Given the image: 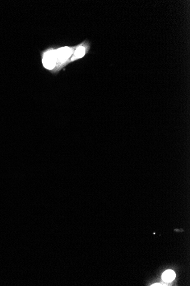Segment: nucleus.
<instances>
[{"mask_svg":"<svg viewBox=\"0 0 190 286\" xmlns=\"http://www.w3.org/2000/svg\"><path fill=\"white\" fill-rule=\"evenodd\" d=\"M56 51H51L45 54L43 59L44 66L48 69H53L55 66Z\"/></svg>","mask_w":190,"mask_h":286,"instance_id":"nucleus-1","label":"nucleus"},{"mask_svg":"<svg viewBox=\"0 0 190 286\" xmlns=\"http://www.w3.org/2000/svg\"><path fill=\"white\" fill-rule=\"evenodd\" d=\"M85 53H86L85 48L84 47H79L77 48L75 51L74 57H75V58H80L83 57L84 55L85 54Z\"/></svg>","mask_w":190,"mask_h":286,"instance_id":"nucleus-4","label":"nucleus"},{"mask_svg":"<svg viewBox=\"0 0 190 286\" xmlns=\"http://www.w3.org/2000/svg\"><path fill=\"white\" fill-rule=\"evenodd\" d=\"M162 278L166 282H171L175 278V273L173 270H167L162 274Z\"/></svg>","mask_w":190,"mask_h":286,"instance_id":"nucleus-3","label":"nucleus"},{"mask_svg":"<svg viewBox=\"0 0 190 286\" xmlns=\"http://www.w3.org/2000/svg\"><path fill=\"white\" fill-rule=\"evenodd\" d=\"M56 53L60 61L64 62L69 58L72 53L68 47H65L58 50Z\"/></svg>","mask_w":190,"mask_h":286,"instance_id":"nucleus-2","label":"nucleus"}]
</instances>
